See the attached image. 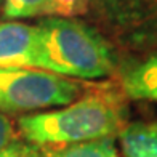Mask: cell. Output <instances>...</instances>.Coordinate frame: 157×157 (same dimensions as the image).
I'll return each instance as SVG.
<instances>
[{
	"label": "cell",
	"mask_w": 157,
	"mask_h": 157,
	"mask_svg": "<svg viewBox=\"0 0 157 157\" xmlns=\"http://www.w3.org/2000/svg\"><path fill=\"white\" fill-rule=\"evenodd\" d=\"M127 108L116 90L91 88L63 108L19 117L18 127L35 146H71L114 138L124 130Z\"/></svg>",
	"instance_id": "1"
},
{
	"label": "cell",
	"mask_w": 157,
	"mask_h": 157,
	"mask_svg": "<svg viewBox=\"0 0 157 157\" xmlns=\"http://www.w3.org/2000/svg\"><path fill=\"white\" fill-rule=\"evenodd\" d=\"M37 26L44 45V71L83 80L112 72L116 64L112 48L88 24L75 18L50 16Z\"/></svg>",
	"instance_id": "2"
},
{
	"label": "cell",
	"mask_w": 157,
	"mask_h": 157,
	"mask_svg": "<svg viewBox=\"0 0 157 157\" xmlns=\"http://www.w3.org/2000/svg\"><path fill=\"white\" fill-rule=\"evenodd\" d=\"M82 95L83 87L78 82L44 69H0V112L63 108Z\"/></svg>",
	"instance_id": "3"
},
{
	"label": "cell",
	"mask_w": 157,
	"mask_h": 157,
	"mask_svg": "<svg viewBox=\"0 0 157 157\" xmlns=\"http://www.w3.org/2000/svg\"><path fill=\"white\" fill-rule=\"evenodd\" d=\"M44 69V45L39 26L0 23V69Z\"/></svg>",
	"instance_id": "4"
},
{
	"label": "cell",
	"mask_w": 157,
	"mask_h": 157,
	"mask_svg": "<svg viewBox=\"0 0 157 157\" xmlns=\"http://www.w3.org/2000/svg\"><path fill=\"white\" fill-rule=\"evenodd\" d=\"M122 91L130 99L157 101V55L127 71L122 77Z\"/></svg>",
	"instance_id": "5"
},
{
	"label": "cell",
	"mask_w": 157,
	"mask_h": 157,
	"mask_svg": "<svg viewBox=\"0 0 157 157\" xmlns=\"http://www.w3.org/2000/svg\"><path fill=\"white\" fill-rule=\"evenodd\" d=\"M119 138L125 157H157V122L127 124Z\"/></svg>",
	"instance_id": "6"
},
{
	"label": "cell",
	"mask_w": 157,
	"mask_h": 157,
	"mask_svg": "<svg viewBox=\"0 0 157 157\" xmlns=\"http://www.w3.org/2000/svg\"><path fill=\"white\" fill-rule=\"evenodd\" d=\"M48 157H120L114 138L95 140L78 144L56 147Z\"/></svg>",
	"instance_id": "7"
},
{
	"label": "cell",
	"mask_w": 157,
	"mask_h": 157,
	"mask_svg": "<svg viewBox=\"0 0 157 157\" xmlns=\"http://www.w3.org/2000/svg\"><path fill=\"white\" fill-rule=\"evenodd\" d=\"M104 13L117 24L133 23L154 0H98Z\"/></svg>",
	"instance_id": "8"
},
{
	"label": "cell",
	"mask_w": 157,
	"mask_h": 157,
	"mask_svg": "<svg viewBox=\"0 0 157 157\" xmlns=\"http://www.w3.org/2000/svg\"><path fill=\"white\" fill-rule=\"evenodd\" d=\"M50 0H5L3 16L8 19H26L48 15Z\"/></svg>",
	"instance_id": "9"
},
{
	"label": "cell",
	"mask_w": 157,
	"mask_h": 157,
	"mask_svg": "<svg viewBox=\"0 0 157 157\" xmlns=\"http://www.w3.org/2000/svg\"><path fill=\"white\" fill-rule=\"evenodd\" d=\"M90 0H50V16L75 18L88 11Z\"/></svg>",
	"instance_id": "10"
},
{
	"label": "cell",
	"mask_w": 157,
	"mask_h": 157,
	"mask_svg": "<svg viewBox=\"0 0 157 157\" xmlns=\"http://www.w3.org/2000/svg\"><path fill=\"white\" fill-rule=\"evenodd\" d=\"M0 157H42L39 146L27 141L15 140L8 146L0 149Z\"/></svg>",
	"instance_id": "11"
},
{
	"label": "cell",
	"mask_w": 157,
	"mask_h": 157,
	"mask_svg": "<svg viewBox=\"0 0 157 157\" xmlns=\"http://www.w3.org/2000/svg\"><path fill=\"white\" fill-rule=\"evenodd\" d=\"M15 141V128H13L11 120L0 112V149L8 146L10 143Z\"/></svg>",
	"instance_id": "12"
}]
</instances>
